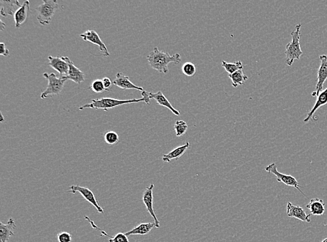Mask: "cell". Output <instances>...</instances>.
Here are the masks:
<instances>
[{"label": "cell", "instance_id": "cell-1", "mask_svg": "<svg viewBox=\"0 0 327 242\" xmlns=\"http://www.w3.org/2000/svg\"><path fill=\"white\" fill-rule=\"evenodd\" d=\"M142 99H133L128 100H120L113 99V98H101V99H92L90 103L82 105L79 107V111H83L86 109H92L96 110H103L105 112H107L110 109H114L117 106H120L125 104L139 103V102H145L147 105L150 103V98H149V92L144 90L142 92Z\"/></svg>", "mask_w": 327, "mask_h": 242}, {"label": "cell", "instance_id": "cell-2", "mask_svg": "<svg viewBox=\"0 0 327 242\" xmlns=\"http://www.w3.org/2000/svg\"><path fill=\"white\" fill-rule=\"evenodd\" d=\"M147 62L153 69L159 72L160 73L167 74L169 72L168 64L173 62L175 64H179L181 61L180 55L176 53L171 56L168 52H162L156 47L149 54L147 58Z\"/></svg>", "mask_w": 327, "mask_h": 242}, {"label": "cell", "instance_id": "cell-3", "mask_svg": "<svg viewBox=\"0 0 327 242\" xmlns=\"http://www.w3.org/2000/svg\"><path fill=\"white\" fill-rule=\"evenodd\" d=\"M301 28V24L296 25L295 30L291 33L292 41L287 43L285 48V62L289 67L292 65L294 60H300L301 57L304 54L300 45Z\"/></svg>", "mask_w": 327, "mask_h": 242}, {"label": "cell", "instance_id": "cell-4", "mask_svg": "<svg viewBox=\"0 0 327 242\" xmlns=\"http://www.w3.org/2000/svg\"><path fill=\"white\" fill-rule=\"evenodd\" d=\"M43 76L48 80V85L46 90L43 91L42 94H41V99H45L47 98L59 95L61 93L67 80H64L61 76L58 77L54 73L48 74V73H44Z\"/></svg>", "mask_w": 327, "mask_h": 242}, {"label": "cell", "instance_id": "cell-5", "mask_svg": "<svg viewBox=\"0 0 327 242\" xmlns=\"http://www.w3.org/2000/svg\"><path fill=\"white\" fill-rule=\"evenodd\" d=\"M58 8V3L56 0H43V3L37 8L38 21L41 25L50 24Z\"/></svg>", "mask_w": 327, "mask_h": 242}, {"label": "cell", "instance_id": "cell-6", "mask_svg": "<svg viewBox=\"0 0 327 242\" xmlns=\"http://www.w3.org/2000/svg\"><path fill=\"white\" fill-rule=\"evenodd\" d=\"M265 171L267 172V173H271L275 175L279 182H282L283 184L287 185V186L294 187V188L299 191L304 196H306L305 194H304L303 192L300 190V188H302V187L300 186L299 183L298 182L296 178H294L292 176L286 175L280 173V172L278 171L277 166L275 163H273V164L266 166Z\"/></svg>", "mask_w": 327, "mask_h": 242}, {"label": "cell", "instance_id": "cell-7", "mask_svg": "<svg viewBox=\"0 0 327 242\" xmlns=\"http://www.w3.org/2000/svg\"><path fill=\"white\" fill-rule=\"evenodd\" d=\"M70 191L67 192L68 194L69 193H72V194H75L76 193H79L87 200V201L90 202L96 208V210L98 212L103 213L104 211L103 208L101 207V205H99V202L96 200L95 197V195L94 194V193L90 190V189L87 188V187L78 186V185H72V186L69 187Z\"/></svg>", "mask_w": 327, "mask_h": 242}, {"label": "cell", "instance_id": "cell-8", "mask_svg": "<svg viewBox=\"0 0 327 242\" xmlns=\"http://www.w3.org/2000/svg\"><path fill=\"white\" fill-rule=\"evenodd\" d=\"M320 66L317 71V83L315 87V91L312 93L313 96H318L322 92L325 81L327 80V56L325 55L319 56Z\"/></svg>", "mask_w": 327, "mask_h": 242}, {"label": "cell", "instance_id": "cell-9", "mask_svg": "<svg viewBox=\"0 0 327 242\" xmlns=\"http://www.w3.org/2000/svg\"><path fill=\"white\" fill-rule=\"evenodd\" d=\"M154 184H151L150 186L147 187L145 189V192L143 193V201L144 204H145V207L147 211H148L149 214L151 215V217L154 219L155 227L156 228H160V221H158V218H157L156 213H155V211L154 209V206H153V190H154Z\"/></svg>", "mask_w": 327, "mask_h": 242}, {"label": "cell", "instance_id": "cell-10", "mask_svg": "<svg viewBox=\"0 0 327 242\" xmlns=\"http://www.w3.org/2000/svg\"><path fill=\"white\" fill-rule=\"evenodd\" d=\"M80 37L82 38L83 41H88V42L93 43V44L99 46L100 50L102 52V56H103V57H109L111 56L108 50H107L106 45H105V43L101 40L99 34L96 31H94V30H88V31L82 34V35H80Z\"/></svg>", "mask_w": 327, "mask_h": 242}, {"label": "cell", "instance_id": "cell-11", "mask_svg": "<svg viewBox=\"0 0 327 242\" xmlns=\"http://www.w3.org/2000/svg\"><path fill=\"white\" fill-rule=\"evenodd\" d=\"M62 58L69 64V67L68 75H66V76H61L62 78L66 80L73 81L76 84H80L81 83L84 82L85 77H86L85 73L78 68L75 67L74 64L70 60L69 58H68V57H62Z\"/></svg>", "mask_w": 327, "mask_h": 242}, {"label": "cell", "instance_id": "cell-12", "mask_svg": "<svg viewBox=\"0 0 327 242\" xmlns=\"http://www.w3.org/2000/svg\"><path fill=\"white\" fill-rule=\"evenodd\" d=\"M287 215L290 218L298 219L304 222L311 223V214H306V211L303 208L299 206L293 205L292 202H289L287 205Z\"/></svg>", "mask_w": 327, "mask_h": 242}, {"label": "cell", "instance_id": "cell-13", "mask_svg": "<svg viewBox=\"0 0 327 242\" xmlns=\"http://www.w3.org/2000/svg\"><path fill=\"white\" fill-rule=\"evenodd\" d=\"M113 85L122 89L123 90H136L143 92L144 89L141 87L135 86L133 83L130 82L129 77L123 74L121 72L117 73L116 78L113 81Z\"/></svg>", "mask_w": 327, "mask_h": 242}, {"label": "cell", "instance_id": "cell-14", "mask_svg": "<svg viewBox=\"0 0 327 242\" xmlns=\"http://www.w3.org/2000/svg\"><path fill=\"white\" fill-rule=\"evenodd\" d=\"M48 65L52 69L56 70L60 73V76H66L69 73V64L64 60L63 58L60 57L49 56Z\"/></svg>", "mask_w": 327, "mask_h": 242}, {"label": "cell", "instance_id": "cell-15", "mask_svg": "<svg viewBox=\"0 0 327 242\" xmlns=\"http://www.w3.org/2000/svg\"><path fill=\"white\" fill-rule=\"evenodd\" d=\"M21 6L18 0H11V1L0 0V14L4 17L14 16L15 13Z\"/></svg>", "mask_w": 327, "mask_h": 242}, {"label": "cell", "instance_id": "cell-16", "mask_svg": "<svg viewBox=\"0 0 327 242\" xmlns=\"http://www.w3.org/2000/svg\"><path fill=\"white\" fill-rule=\"evenodd\" d=\"M149 96L151 99H154L158 105L167 107L168 109H169L174 115H176V116H180V112H179V111H177V110H176L175 107L173 106L171 102H170L169 100H168L167 98L166 97L165 95L162 94L161 91H158L156 93L149 92Z\"/></svg>", "mask_w": 327, "mask_h": 242}, {"label": "cell", "instance_id": "cell-17", "mask_svg": "<svg viewBox=\"0 0 327 242\" xmlns=\"http://www.w3.org/2000/svg\"><path fill=\"white\" fill-rule=\"evenodd\" d=\"M16 228L14 219H9L7 224L0 223V242H9L11 235H14V229Z\"/></svg>", "mask_w": 327, "mask_h": 242}, {"label": "cell", "instance_id": "cell-18", "mask_svg": "<svg viewBox=\"0 0 327 242\" xmlns=\"http://www.w3.org/2000/svg\"><path fill=\"white\" fill-rule=\"evenodd\" d=\"M30 10L29 1H25L14 14L15 27L19 29L28 18V13Z\"/></svg>", "mask_w": 327, "mask_h": 242}, {"label": "cell", "instance_id": "cell-19", "mask_svg": "<svg viewBox=\"0 0 327 242\" xmlns=\"http://www.w3.org/2000/svg\"><path fill=\"white\" fill-rule=\"evenodd\" d=\"M190 146L189 142H186V144L182 146H179L177 148L173 149L171 152L168 153L167 154L162 155V162L166 163H170L171 160L174 159L177 160L183 156L186 152L187 149Z\"/></svg>", "mask_w": 327, "mask_h": 242}, {"label": "cell", "instance_id": "cell-20", "mask_svg": "<svg viewBox=\"0 0 327 242\" xmlns=\"http://www.w3.org/2000/svg\"><path fill=\"white\" fill-rule=\"evenodd\" d=\"M326 104H327V88L326 90L321 92L320 94L317 96L315 105H314L311 111L308 113L307 116L304 119V122L305 123L309 122L317 110H318L319 107L323 106V105H326Z\"/></svg>", "mask_w": 327, "mask_h": 242}, {"label": "cell", "instance_id": "cell-21", "mask_svg": "<svg viewBox=\"0 0 327 242\" xmlns=\"http://www.w3.org/2000/svg\"><path fill=\"white\" fill-rule=\"evenodd\" d=\"M306 207L309 209L311 215L322 216L325 212L324 200L319 199V198L312 199Z\"/></svg>", "mask_w": 327, "mask_h": 242}, {"label": "cell", "instance_id": "cell-22", "mask_svg": "<svg viewBox=\"0 0 327 242\" xmlns=\"http://www.w3.org/2000/svg\"><path fill=\"white\" fill-rule=\"evenodd\" d=\"M154 227H155L154 223L141 224L132 229L130 231L126 232L125 234L127 237L130 235H145V234L149 233Z\"/></svg>", "mask_w": 327, "mask_h": 242}, {"label": "cell", "instance_id": "cell-23", "mask_svg": "<svg viewBox=\"0 0 327 242\" xmlns=\"http://www.w3.org/2000/svg\"><path fill=\"white\" fill-rule=\"evenodd\" d=\"M228 76L230 77V80H232V86L234 88H237L239 86H242L249 79V77L243 73V70L236 71L235 73L230 74Z\"/></svg>", "mask_w": 327, "mask_h": 242}, {"label": "cell", "instance_id": "cell-24", "mask_svg": "<svg viewBox=\"0 0 327 242\" xmlns=\"http://www.w3.org/2000/svg\"><path fill=\"white\" fill-rule=\"evenodd\" d=\"M222 67L230 75L235 73L236 71H239V70H243V64L241 61H237L234 63H228L226 61H223Z\"/></svg>", "mask_w": 327, "mask_h": 242}, {"label": "cell", "instance_id": "cell-25", "mask_svg": "<svg viewBox=\"0 0 327 242\" xmlns=\"http://www.w3.org/2000/svg\"><path fill=\"white\" fill-rule=\"evenodd\" d=\"M93 227L94 228H96V230H99L103 235L111 238V239H109V242H129V240H128V238L127 236L126 235L125 233L120 232V233H117L114 237H111V236L108 235L107 233H105V232L103 231V230H100V229L98 228L95 224L94 225Z\"/></svg>", "mask_w": 327, "mask_h": 242}, {"label": "cell", "instance_id": "cell-26", "mask_svg": "<svg viewBox=\"0 0 327 242\" xmlns=\"http://www.w3.org/2000/svg\"><path fill=\"white\" fill-rule=\"evenodd\" d=\"M188 128V125H187L186 122H184V121H177L175 126H174V129L175 130L177 137H181V136H184Z\"/></svg>", "mask_w": 327, "mask_h": 242}, {"label": "cell", "instance_id": "cell-27", "mask_svg": "<svg viewBox=\"0 0 327 242\" xmlns=\"http://www.w3.org/2000/svg\"><path fill=\"white\" fill-rule=\"evenodd\" d=\"M104 140H105V143L108 144V145H113L119 143L120 138H119V135L116 132L113 131V130H110L104 135Z\"/></svg>", "mask_w": 327, "mask_h": 242}, {"label": "cell", "instance_id": "cell-28", "mask_svg": "<svg viewBox=\"0 0 327 242\" xmlns=\"http://www.w3.org/2000/svg\"><path fill=\"white\" fill-rule=\"evenodd\" d=\"M181 70H182L183 73L188 77L194 76L196 73V66L192 62H186L183 64Z\"/></svg>", "mask_w": 327, "mask_h": 242}, {"label": "cell", "instance_id": "cell-29", "mask_svg": "<svg viewBox=\"0 0 327 242\" xmlns=\"http://www.w3.org/2000/svg\"><path fill=\"white\" fill-rule=\"evenodd\" d=\"M90 90L93 91L95 93H101L103 91L105 90V88H104L103 80H95L92 82V85H91Z\"/></svg>", "mask_w": 327, "mask_h": 242}, {"label": "cell", "instance_id": "cell-30", "mask_svg": "<svg viewBox=\"0 0 327 242\" xmlns=\"http://www.w3.org/2000/svg\"><path fill=\"white\" fill-rule=\"evenodd\" d=\"M58 242H71L73 240V237L69 232H62L58 234L57 236Z\"/></svg>", "mask_w": 327, "mask_h": 242}, {"label": "cell", "instance_id": "cell-31", "mask_svg": "<svg viewBox=\"0 0 327 242\" xmlns=\"http://www.w3.org/2000/svg\"><path fill=\"white\" fill-rule=\"evenodd\" d=\"M102 80H103V86H104V88H105V90L110 91V89H111V87H112L113 85V82H112L111 79H110L109 77H104V78Z\"/></svg>", "mask_w": 327, "mask_h": 242}, {"label": "cell", "instance_id": "cell-32", "mask_svg": "<svg viewBox=\"0 0 327 242\" xmlns=\"http://www.w3.org/2000/svg\"><path fill=\"white\" fill-rule=\"evenodd\" d=\"M0 50H1L0 55H1L2 56L8 57L9 54H10V52H9L8 49L7 48V46H6L5 43H0Z\"/></svg>", "mask_w": 327, "mask_h": 242}, {"label": "cell", "instance_id": "cell-33", "mask_svg": "<svg viewBox=\"0 0 327 242\" xmlns=\"http://www.w3.org/2000/svg\"><path fill=\"white\" fill-rule=\"evenodd\" d=\"M6 27V24L5 22L3 21V20H0V30H1L2 32L4 31L5 30Z\"/></svg>", "mask_w": 327, "mask_h": 242}, {"label": "cell", "instance_id": "cell-34", "mask_svg": "<svg viewBox=\"0 0 327 242\" xmlns=\"http://www.w3.org/2000/svg\"><path fill=\"white\" fill-rule=\"evenodd\" d=\"M0 114H1V120H0V122L3 123L5 122V117H4V115L3 114V113L0 112Z\"/></svg>", "mask_w": 327, "mask_h": 242}, {"label": "cell", "instance_id": "cell-35", "mask_svg": "<svg viewBox=\"0 0 327 242\" xmlns=\"http://www.w3.org/2000/svg\"><path fill=\"white\" fill-rule=\"evenodd\" d=\"M322 242H327V238H326V239H324V240H323V241Z\"/></svg>", "mask_w": 327, "mask_h": 242}]
</instances>
